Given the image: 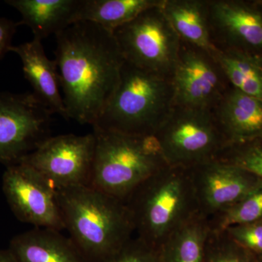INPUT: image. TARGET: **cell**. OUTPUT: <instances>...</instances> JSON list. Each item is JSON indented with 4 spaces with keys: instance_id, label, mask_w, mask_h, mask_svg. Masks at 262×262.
<instances>
[{
    "instance_id": "1",
    "label": "cell",
    "mask_w": 262,
    "mask_h": 262,
    "mask_svg": "<svg viewBox=\"0 0 262 262\" xmlns=\"http://www.w3.org/2000/svg\"><path fill=\"white\" fill-rule=\"evenodd\" d=\"M55 61L67 119L91 126L116 89L124 59L113 32L89 21L56 35Z\"/></svg>"
},
{
    "instance_id": "2",
    "label": "cell",
    "mask_w": 262,
    "mask_h": 262,
    "mask_svg": "<svg viewBox=\"0 0 262 262\" xmlns=\"http://www.w3.org/2000/svg\"><path fill=\"white\" fill-rule=\"evenodd\" d=\"M65 229L85 262H104L131 238L135 226L125 202L90 187L57 189Z\"/></svg>"
},
{
    "instance_id": "3",
    "label": "cell",
    "mask_w": 262,
    "mask_h": 262,
    "mask_svg": "<svg viewBox=\"0 0 262 262\" xmlns=\"http://www.w3.org/2000/svg\"><path fill=\"white\" fill-rule=\"evenodd\" d=\"M138 237L160 248L199 213L189 168L165 167L146 179L125 202Z\"/></svg>"
},
{
    "instance_id": "4",
    "label": "cell",
    "mask_w": 262,
    "mask_h": 262,
    "mask_svg": "<svg viewBox=\"0 0 262 262\" xmlns=\"http://www.w3.org/2000/svg\"><path fill=\"white\" fill-rule=\"evenodd\" d=\"M174 106L171 79L124 61L113 96L93 128L155 135Z\"/></svg>"
},
{
    "instance_id": "5",
    "label": "cell",
    "mask_w": 262,
    "mask_h": 262,
    "mask_svg": "<svg viewBox=\"0 0 262 262\" xmlns=\"http://www.w3.org/2000/svg\"><path fill=\"white\" fill-rule=\"evenodd\" d=\"M93 129L96 146L90 187L125 202L139 184L168 166L155 135Z\"/></svg>"
},
{
    "instance_id": "6",
    "label": "cell",
    "mask_w": 262,
    "mask_h": 262,
    "mask_svg": "<svg viewBox=\"0 0 262 262\" xmlns=\"http://www.w3.org/2000/svg\"><path fill=\"white\" fill-rule=\"evenodd\" d=\"M170 166L190 168L214 160L226 142L211 110L174 106L155 133Z\"/></svg>"
},
{
    "instance_id": "7",
    "label": "cell",
    "mask_w": 262,
    "mask_h": 262,
    "mask_svg": "<svg viewBox=\"0 0 262 262\" xmlns=\"http://www.w3.org/2000/svg\"><path fill=\"white\" fill-rule=\"evenodd\" d=\"M162 6L146 10L113 34L125 61L171 78L178 61L181 39Z\"/></svg>"
},
{
    "instance_id": "8",
    "label": "cell",
    "mask_w": 262,
    "mask_h": 262,
    "mask_svg": "<svg viewBox=\"0 0 262 262\" xmlns=\"http://www.w3.org/2000/svg\"><path fill=\"white\" fill-rule=\"evenodd\" d=\"M52 115L34 93L0 92V163H19L49 138Z\"/></svg>"
},
{
    "instance_id": "9",
    "label": "cell",
    "mask_w": 262,
    "mask_h": 262,
    "mask_svg": "<svg viewBox=\"0 0 262 262\" xmlns=\"http://www.w3.org/2000/svg\"><path fill=\"white\" fill-rule=\"evenodd\" d=\"M95 146L94 133L50 136L19 163L35 169L56 189L89 186Z\"/></svg>"
},
{
    "instance_id": "10",
    "label": "cell",
    "mask_w": 262,
    "mask_h": 262,
    "mask_svg": "<svg viewBox=\"0 0 262 262\" xmlns=\"http://www.w3.org/2000/svg\"><path fill=\"white\" fill-rule=\"evenodd\" d=\"M3 190L15 216L37 228L65 229L57 189L35 169L24 163L8 165Z\"/></svg>"
},
{
    "instance_id": "11",
    "label": "cell",
    "mask_w": 262,
    "mask_h": 262,
    "mask_svg": "<svg viewBox=\"0 0 262 262\" xmlns=\"http://www.w3.org/2000/svg\"><path fill=\"white\" fill-rule=\"evenodd\" d=\"M174 106L213 110L229 84L214 55L181 41L171 77Z\"/></svg>"
},
{
    "instance_id": "12",
    "label": "cell",
    "mask_w": 262,
    "mask_h": 262,
    "mask_svg": "<svg viewBox=\"0 0 262 262\" xmlns=\"http://www.w3.org/2000/svg\"><path fill=\"white\" fill-rule=\"evenodd\" d=\"M189 169L199 212L208 219L234 206L262 182L251 172L216 159Z\"/></svg>"
},
{
    "instance_id": "13",
    "label": "cell",
    "mask_w": 262,
    "mask_h": 262,
    "mask_svg": "<svg viewBox=\"0 0 262 262\" xmlns=\"http://www.w3.org/2000/svg\"><path fill=\"white\" fill-rule=\"evenodd\" d=\"M210 26L217 49L262 56V0H210Z\"/></svg>"
},
{
    "instance_id": "14",
    "label": "cell",
    "mask_w": 262,
    "mask_h": 262,
    "mask_svg": "<svg viewBox=\"0 0 262 262\" xmlns=\"http://www.w3.org/2000/svg\"><path fill=\"white\" fill-rule=\"evenodd\" d=\"M211 111L226 146L261 139L262 100L229 86Z\"/></svg>"
},
{
    "instance_id": "15",
    "label": "cell",
    "mask_w": 262,
    "mask_h": 262,
    "mask_svg": "<svg viewBox=\"0 0 262 262\" xmlns=\"http://www.w3.org/2000/svg\"><path fill=\"white\" fill-rule=\"evenodd\" d=\"M10 51L20 57L24 76L34 94L52 113L67 119L56 63L46 56L42 40L34 38L30 42L13 46Z\"/></svg>"
},
{
    "instance_id": "16",
    "label": "cell",
    "mask_w": 262,
    "mask_h": 262,
    "mask_svg": "<svg viewBox=\"0 0 262 262\" xmlns=\"http://www.w3.org/2000/svg\"><path fill=\"white\" fill-rule=\"evenodd\" d=\"M5 3L21 15L18 25H27L34 38L42 40L77 21L82 0H7Z\"/></svg>"
},
{
    "instance_id": "17",
    "label": "cell",
    "mask_w": 262,
    "mask_h": 262,
    "mask_svg": "<svg viewBox=\"0 0 262 262\" xmlns=\"http://www.w3.org/2000/svg\"><path fill=\"white\" fill-rule=\"evenodd\" d=\"M9 250L18 262H85L70 237L53 229L35 227L19 234Z\"/></svg>"
},
{
    "instance_id": "18",
    "label": "cell",
    "mask_w": 262,
    "mask_h": 262,
    "mask_svg": "<svg viewBox=\"0 0 262 262\" xmlns=\"http://www.w3.org/2000/svg\"><path fill=\"white\" fill-rule=\"evenodd\" d=\"M162 10L181 41L214 55L210 0H165Z\"/></svg>"
},
{
    "instance_id": "19",
    "label": "cell",
    "mask_w": 262,
    "mask_h": 262,
    "mask_svg": "<svg viewBox=\"0 0 262 262\" xmlns=\"http://www.w3.org/2000/svg\"><path fill=\"white\" fill-rule=\"evenodd\" d=\"M165 0H82L77 21H89L114 32Z\"/></svg>"
},
{
    "instance_id": "20",
    "label": "cell",
    "mask_w": 262,
    "mask_h": 262,
    "mask_svg": "<svg viewBox=\"0 0 262 262\" xmlns=\"http://www.w3.org/2000/svg\"><path fill=\"white\" fill-rule=\"evenodd\" d=\"M209 219L198 213L175 231L160 247L162 262H203Z\"/></svg>"
},
{
    "instance_id": "21",
    "label": "cell",
    "mask_w": 262,
    "mask_h": 262,
    "mask_svg": "<svg viewBox=\"0 0 262 262\" xmlns=\"http://www.w3.org/2000/svg\"><path fill=\"white\" fill-rule=\"evenodd\" d=\"M214 56L230 86L262 100V56L236 50L217 49Z\"/></svg>"
},
{
    "instance_id": "22",
    "label": "cell",
    "mask_w": 262,
    "mask_h": 262,
    "mask_svg": "<svg viewBox=\"0 0 262 262\" xmlns=\"http://www.w3.org/2000/svg\"><path fill=\"white\" fill-rule=\"evenodd\" d=\"M262 221V182L228 209L209 219L210 228L221 231L230 226Z\"/></svg>"
},
{
    "instance_id": "23",
    "label": "cell",
    "mask_w": 262,
    "mask_h": 262,
    "mask_svg": "<svg viewBox=\"0 0 262 262\" xmlns=\"http://www.w3.org/2000/svg\"><path fill=\"white\" fill-rule=\"evenodd\" d=\"M257 258L229 237L225 230L210 231L203 262H256Z\"/></svg>"
},
{
    "instance_id": "24",
    "label": "cell",
    "mask_w": 262,
    "mask_h": 262,
    "mask_svg": "<svg viewBox=\"0 0 262 262\" xmlns=\"http://www.w3.org/2000/svg\"><path fill=\"white\" fill-rule=\"evenodd\" d=\"M215 159L245 169L262 179V138L226 146Z\"/></svg>"
},
{
    "instance_id": "25",
    "label": "cell",
    "mask_w": 262,
    "mask_h": 262,
    "mask_svg": "<svg viewBox=\"0 0 262 262\" xmlns=\"http://www.w3.org/2000/svg\"><path fill=\"white\" fill-rule=\"evenodd\" d=\"M104 262H162L160 248L132 237Z\"/></svg>"
},
{
    "instance_id": "26",
    "label": "cell",
    "mask_w": 262,
    "mask_h": 262,
    "mask_svg": "<svg viewBox=\"0 0 262 262\" xmlns=\"http://www.w3.org/2000/svg\"><path fill=\"white\" fill-rule=\"evenodd\" d=\"M224 230L257 259L262 258V221L230 226Z\"/></svg>"
},
{
    "instance_id": "27",
    "label": "cell",
    "mask_w": 262,
    "mask_h": 262,
    "mask_svg": "<svg viewBox=\"0 0 262 262\" xmlns=\"http://www.w3.org/2000/svg\"><path fill=\"white\" fill-rule=\"evenodd\" d=\"M18 26V23L0 18V58L13 47L12 39Z\"/></svg>"
},
{
    "instance_id": "28",
    "label": "cell",
    "mask_w": 262,
    "mask_h": 262,
    "mask_svg": "<svg viewBox=\"0 0 262 262\" xmlns=\"http://www.w3.org/2000/svg\"><path fill=\"white\" fill-rule=\"evenodd\" d=\"M0 262H18L14 255L8 250H0Z\"/></svg>"
},
{
    "instance_id": "29",
    "label": "cell",
    "mask_w": 262,
    "mask_h": 262,
    "mask_svg": "<svg viewBox=\"0 0 262 262\" xmlns=\"http://www.w3.org/2000/svg\"><path fill=\"white\" fill-rule=\"evenodd\" d=\"M256 262H262V258H258V259H257V261H256Z\"/></svg>"
}]
</instances>
